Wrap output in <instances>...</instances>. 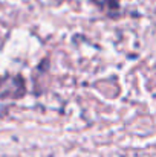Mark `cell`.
<instances>
[{
  "mask_svg": "<svg viewBox=\"0 0 156 157\" xmlns=\"http://www.w3.org/2000/svg\"><path fill=\"white\" fill-rule=\"evenodd\" d=\"M92 2L103 11H113L119 5V0H92Z\"/></svg>",
  "mask_w": 156,
  "mask_h": 157,
  "instance_id": "obj_1",
  "label": "cell"
}]
</instances>
